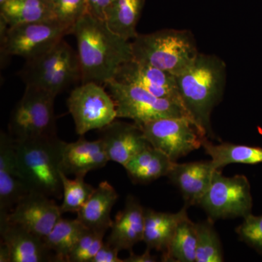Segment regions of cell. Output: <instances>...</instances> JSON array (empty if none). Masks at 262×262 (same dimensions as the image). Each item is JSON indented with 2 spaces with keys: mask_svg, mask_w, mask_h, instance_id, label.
I'll return each instance as SVG.
<instances>
[{
  "mask_svg": "<svg viewBox=\"0 0 262 262\" xmlns=\"http://www.w3.org/2000/svg\"><path fill=\"white\" fill-rule=\"evenodd\" d=\"M62 214L60 206L50 196L30 192L6 216L0 219V222L15 224L45 239Z\"/></svg>",
  "mask_w": 262,
  "mask_h": 262,
  "instance_id": "obj_12",
  "label": "cell"
},
{
  "mask_svg": "<svg viewBox=\"0 0 262 262\" xmlns=\"http://www.w3.org/2000/svg\"><path fill=\"white\" fill-rule=\"evenodd\" d=\"M215 170L211 161L176 163L167 177L182 192L186 206H194L211 187Z\"/></svg>",
  "mask_w": 262,
  "mask_h": 262,
  "instance_id": "obj_18",
  "label": "cell"
},
{
  "mask_svg": "<svg viewBox=\"0 0 262 262\" xmlns=\"http://www.w3.org/2000/svg\"><path fill=\"white\" fill-rule=\"evenodd\" d=\"M198 205L213 221L245 218L252 209L249 182L244 175L224 177L220 170H216L211 187Z\"/></svg>",
  "mask_w": 262,
  "mask_h": 262,
  "instance_id": "obj_9",
  "label": "cell"
},
{
  "mask_svg": "<svg viewBox=\"0 0 262 262\" xmlns=\"http://www.w3.org/2000/svg\"><path fill=\"white\" fill-rule=\"evenodd\" d=\"M80 62L81 82L104 86L133 56L131 41L108 28L104 20L86 13L74 27Z\"/></svg>",
  "mask_w": 262,
  "mask_h": 262,
  "instance_id": "obj_1",
  "label": "cell"
},
{
  "mask_svg": "<svg viewBox=\"0 0 262 262\" xmlns=\"http://www.w3.org/2000/svg\"><path fill=\"white\" fill-rule=\"evenodd\" d=\"M144 219L145 209L134 196H127L123 209L113 221L106 243L120 251H131L135 245L144 239Z\"/></svg>",
  "mask_w": 262,
  "mask_h": 262,
  "instance_id": "obj_19",
  "label": "cell"
},
{
  "mask_svg": "<svg viewBox=\"0 0 262 262\" xmlns=\"http://www.w3.org/2000/svg\"><path fill=\"white\" fill-rule=\"evenodd\" d=\"M70 34V29L56 20L9 27L5 34H1V55L20 56L29 61L49 51Z\"/></svg>",
  "mask_w": 262,
  "mask_h": 262,
  "instance_id": "obj_10",
  "label": "cell"
},
{
  "mask_svg": "<svg viewBox=\"0 0 262 262\" xmlns=\"http://www.w3.org/2000/svg\"><path fill=\"white\" fill-rule=\"evenodd\" d=\"M187 207L176 213L145 209L143 242L145 243L146 248L163 253L167 251L179 224L188 216Z\"/></svg>",
  "mask_w": 262,
  "mask_h": 262,
  "instance_id": "obj_21",
  "label": "cell"
},
{
  "mask_svg": "<svg viewBox=\"0 0 262 262\" xmlns=\"http://www.w3.org/2000/svg\"><path fill=\"white\" fill-rule=\"evenodd\" d=\"M104 88L95 82H86L71 92L67 106L78 135L101 130L117 118L115 101Z\"/></svg>",
  "mask_w": 262,
  "mask_h": 262,
  "instance_id": "obj_8",
  "label": "cell"
},
{
  "mask_svg": "<svg viewBox=\"0 0 262 262\" xmlns=\"http://www.w3.org/2000/svg\"><path fill=\"white\" fill-rule=\"evenodd\" d=\"M29 192L25 185L15 154L14 139L0 134V219L4 218Z\"/></svg>",
  "mask_w": 262,
  "mask_h": 262,
  "instance_id": "obj_14",
  "label": "cell"
},
{
  "mask_svg": "<svg viewBox=\"0 0 262 262\" xmlns=\"http://www.w3.org/2000/svg\"><path fill=\"white\" fill-rule=\"evenodd\" d=\"M206 154L211 157L212 163L216 170L229 164H258L262 163V148L239 145L232 143L214 144L206 138L202 144Z\"/></svg>",
  "mask_w": 262,
  "mask_h": 262,
  "instance_id": "obj_25",
  "label": "cell"
},
{
  "mask_svg": "<svg viewBox=\"0 0 262 262\" xmlns=\"http://www.w3.org/2000/svg\"><path fill=\"white\" fill-rule=\"evenodd\" d=\"M176 80L188 115L208 139H215L211 116L225 93L227 81L225 61L215 55L200 53L192 65L177 76Z\"/></svg>",
  "mask_w": 262,
  "mask_h": 262,
  "instance_id": "obj_2",
  "label": "cell"
},
{
  "mask_svg": "<svg viewBox=\"0 0 262 262\" xmlns=\"http://www.w3.org/2000/svg\"><path fill=\"white\" fill-rule=\"evenodd\" d=\"M131 47L134 59L175 77L188 70L200 53L195 38L186 29L139 34L131 41Z\"/></svg>",
  "mask_w": 262,
  "mask_h": 262,
  "instance_id": "obj_4",
  "label": "cell"
},
{
  "mask_svg": "<svg viewBox=\"0 0 262 262\" xmlns=\"http://www.w3.org/2000/svg\"><path fill=\"white\" fill-rule=\"evenodd\" d=\"M139 126L151 146L174 162L199 149L207 138L187 117H166Z\"/></svg>",
  "mask_w": 262,
  "mask_h": 262,
  "instance_id": "obj_11",
  "label": "cell"
},
{
  "mask_svg": "<svg viewBox=\"0 0 262 262\" xmlns=\"http://www.w3.org/2000/svg\"><path fill=\"white\" fill-rule=\"evenodd\" d=\"M61 170L66 175L85 177L110 161L102 141H89L83 136L75 142H61Z\"/></svg>",
  "mask_w": 262,
  "mask_h": 262,
  "instance_id": "obj_16",
  "label": "cell"
},
{
  "mask_svg": "<svg viewBox=\"0 0 262 262\" xmlns=\"http://www.w3.org/2000/svg\"><path fill=\"white\" fill-rule=\"evenodd\" d=\"M196 224L187 216L179 224L168 249L163 253V261H196Z\"/></svg>",
  "mask_w": 262,
  "mask_h": 262,
  "instance_id": "obj_27",
  "label": "cell"
},
{
  "mask_svg": "<svg viewBox=\"0 0 262 262\" xmlns=\"http://www.w3.org/2000/svg\"><path fill=\"white\" fill-rule=\"evenodd\" d=\"M104 87L115 101L117 118L130 119L139 125L166 117H187L193 121L179 103L158 97L138 86L112 80Z\"/></svg>",
  "mask_w": 262,
  "mask_h": 262,
  "instance_id": "obj_7",
  "label": "cell"
},
{
  "mask_svg": "<svg viewBox=\"0 0 262 262\" xmlns=\"http://www.w3.org/2000/svg\"><path fill=\"white\" fill-rule=\"evenodd\" d=\"M100 130L110 161L125 165L136 155L151 145L139 125L122 121H115Z\"/></svg>",
  "mask_w": 262,
  "mask_h": 262,
  "instance_id": "obj_15",
  "label": "cell"
},
{
  "mask_svg": "<svg viewBox=\"0 0 262 262\" xmlns=\"http://www.w3.org/2000/svg\"><path fill=\"white\" fill-rule=\"evenodd\" d=\"M87 229L77 219H60L44 239L48 249L55 253V261L69 262L72 250Z\"/></svg>",
  "mask_w": 262,
  "mask_h": 262,
  "instance_id": "obj_26",
  "label": "cell"
},
{
  "mask_svg": "<svg viewBox=\"0 0 262 262\" xmlns=\"http://www.w3.org/2000/svg\"><path fill=\"white\" fill-rule=\"evenodd\" d=\"M113 0H86L88 13L95 18L104 20L105 13Z\"/></svg>",
  "mask_w": 262,
  "mask_h": 262,
  "instance_id": "obj_34",
  "label": "cell"
},
{
  "mask_svg": "<svg viewBox=\"0 0 262 262\" xmlns=\"http://www.w3.org/2000/svg\"><path fill=\"white\" fill-rule=\"evenodd\" d=\"M117 199L118 194L115 188L108 182H101L77 213V219L88 229L106 233L113 225L111 212Z\"/></svg>",
  "mask_w": 262,
  "mask_h": 262,
  "instance_id": "obj_20",
  "label": "cell"
},
{
  "mask_svg": "<svg viewBox=\"0 0 262 262\" xmlns=\"http://www.w3.org/2000/svg\"><path fill=\"white\" fill-rule=\"evenodd\" d=\"M211 219L196 224V262L224 261L223 251L219 234Z\"/></svg>",
  "mask_w": 262,
  "mask_h": 262,
  "instance_id": "obj_28",
  "label": "cell"
},
{
  "mask_svg": "<svg viewBox=\"0 0 262 262\" xmlns=\"http://www.w3.org/2000/svg\"><path fill=\"white\" fill-rule=\"evenodd\" d=\"M118 249L113 247L108 243H104L96 256L92 260V262H124L118 256Z\"/></svg>",
  "mask_w": 262,
  "mask_h": 262,
  "instance_id": "obj_33",
  "label": "cell"
},
{
  "mask_svg": "<svg viewBox=\"0 0 262 262\" xmlns=\"http://www.w3.org/2000/svg\"><path fill=\"white\" fill-rule=\"evenodd\" d=\"M8 1V0H0V5H3V4H5V3Z\"/></svg>",
  "mask_w": 262,
  "mask_h": 262,
  "instance_id": "obj_37",
  "label": "cell"
},
{
  "mask_svg": "<svg viewBox=\"0 0 262 262\" xmlns=\"http://www.w3.org/2000/svg\"><path fill=\"white\" fill-rule=\"evenodd\" d=\"M177 162L160 150L149 146L136 155L124 166L131 180L147 184L163 177H168Z\"/></svg>",
  "mask_w": 262,
  "mask_h": 262,
  "instance_id": "obj_22",
  "label": "cell"
},
{
  "mask_svg": "<svg viewBox=\"0 0 262 262\" xmlns=\"http://www.w3.org/2000/svg\"><path fill=\"white\" fill-rule=\"evenodd\" d=\"M113 80L140 87L158 97L179 103L185 110L175 76L152 66L133 58L120 67Z\"/></svg>",
  "mask_w": 262,
  "mask_h": 262,
  "instance_id": "obj_13",
  "label": "cell"
},
{
  "mask_svg": "<svg viewBox=\"0 0 262 262\" xmlns=\"http://www.w3.org/2000/svg\"><path fill=\"white\" fill-rule=\"evenodd\" d=\"M105 234L88 229L72 250L69 262H92L104 244L103 239Z\"/></svg>",
  "mask_w": 262,
  "mask_h": 262,
  "instance_id": "obj_31",
  "label": "cell"
},
{
  "mask_svg": "<svg viewBox=\"0 0 262 262\" xmlns=\"http://www.w3.org/2000/svg\"><path fill=\"white\" fill-rule=\"evenodd\" d=\"M151 250L146 248V250L142 254L137 255L131 252L130 256L124 258V262H155L157 261V257L152 256L150 253Z\"/></svg>",
  "mask_w": 262,
  "mask_h": 262,
  "instance_id": "obj_35",
  "label": "cell"
},
{
  "mask_svg": "<svg viewBox=\"0 0 262 262\" xmlns=\"http://www.w3.org/2000/svg\"><path fill=\"white\" fill-rule=\"evenodd\" d=\"M56 96L32 86H26L20 101L10 115V135L15 140L56 137Z\"/></svg>",
  "mask_w": 262,
  "mask_h": 262,
  "instance_id": "obj_6",
  "label": "cell"
},
{
  "mask_svg": "<svg viewBox=\"0 0 262 262\" xmlns=\"http://www.w3.org/2000/svg\"><path fill=\"white\" fill-rule=\"evenodd\" d=\"M19 75L26 86L37 88L57 96L81 81L77 52L61 39L41 56L26 61Z\"/></svg>",
  "mask_w": 262,
  "mask_h": 262,
  "instance_id": "obj_5",
  "label": "cell"
},
{
  "mask_svg": "<svg viewBox=\"0 0 262 262\" xmlns=\"http://www.w3.org/2000/svg\"><path fill=\"white\" fill-rule=\"evenodd\" d=\"M0 262H10L8 248L2 243L0 246Z\"/></svg>",
  "mask_w": 262,
  "mask_h": 262,
  "instance_id": "obj_36",
  "label": "cell"
},
{
  "mask_svg": "<svg viewBox=\"0 0 262 262\" xmlns=\"http://www.w3.org/2000/svg\"><path fill=\"white\" fill-rule=\"evenodd\" d=\"M54 19L71 31L77 22L88 13L86 0H53Z\"/></svg>",
  "mask_w": 262,
  "mask_h": 262,
  "instance_id": "obj_30",
  "label": "cell"
},
{
  "mask_svg": "<svg viewBox=\"0 0 262 262\" xmlns=\"http://www.w3.org/2000/svg\"><path fill=\"white\" fill-rule=\"evenodd\" d=\"M236 229L241 241L251 247L262 251V215L256 216L250 213Z\"/></svg>",
  "mask_w": 262,
  "mask_h": 262,
  "instance_id": "obj_32",
  "label": "cell"
},
{
  "mask_svg": "<svg viewBox=\"0 0 262 262\" xmlns=\"http://www.w3.org/2000/svg\"><path fill=\"white\" fill-rule=\"evenodd\" d=\"M145 0H113L105 13L104 21L117 35L133 40L139 34L136 27Z\"/></svg>",
  "mask_w": 262,
  "mask_h": 262,
  "instance_id": "obj_23",
  "label": "cell"
},
{
  "mask_svg": "<svg viewBox=\"0 0 262 262\" xmlns=\"http://www.w3.org/2000/svg\"><path fill=\"white\" fill-rule=\"evenodd\" d=\"M14 141L19 169L29 193L61 199L62 141L56 136Z\"/></svg>",
  "mask_w": 262,
  "mask_h": 262,
  "instance_id": "obj_3",
  "label": "cell"
},
{
  "mask_svg": "<svg viewBox=\"0 0 262 262\" xmlns=\"http://www.w3.org/2000/svg\"><path fill=\"white\" fill-rule=\"evenodd\" d=\"M61 177L63 188V202L60 206L61 213H77L89 201L96 188L84 182L83 177L70 179L63 171Z\"/></svg>",
  "mask_w": 262,
  "mask_h": 262,
  "instance_id": "obj_29",
  "label": "cell"
},
{
  "mask_svg": "<svg viewBox=\"0 0 262 262\" xmlns=\"http://www.w3.org/2000/svg\"><path fill=\"white\" fill-rule=\"evenodd\" d=\"M1 243L8 248L10 262L53 261L44 238L7 221L0 222Z\"/></svg>",
  "mask_w": 262,
  "mask_h": 262,
  "instance_id": "obj_17",
  "label": "cell"
},
{
  "mask_svg": "<svg viewBox=\"0 0 262 262\" xmlns=\"http://www.w3.org/2000/svg\"><path fill=\"white\" fill-rule=\"evenodd\" d=\"M0 17L9 27L55 20L53 0H8L0 5Z\"/></svg>",
  "mask_w": 262,
  "mask_h": 262,
  "instance_id": "obj_24",
  "label": "cell"
}]
</instances>
